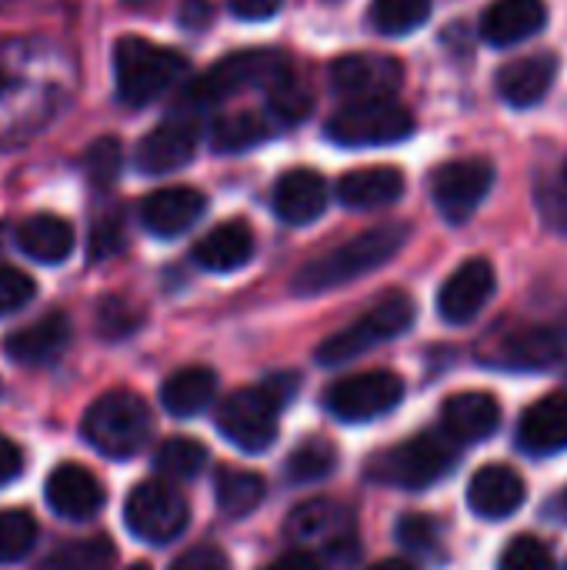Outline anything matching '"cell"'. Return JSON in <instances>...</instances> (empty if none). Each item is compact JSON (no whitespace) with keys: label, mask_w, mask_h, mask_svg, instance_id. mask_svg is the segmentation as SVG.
<instances>
[{"label":"cell","mask_w":567,"mask_h":570,"mask_svg":"<svg viewBox=\"0 0 567 570\" xmlns=\"http://www.w3.org/2000/svg\"><path fill=\"white\" fill-rule=\"evenodd\" d=\"M287 57L281 50H267V47H254V50H237L231 57H224L221 63H214L187 94V107H207L217 104L224 97H234L241 90H267L284 70H287Z\"/></svg>","instance_id":"cell-7"},{"label":"cell","mask_w":567,"mask_h":570,"mask_svg":"<svg viewBox=\"0 0 567 570\" xmlns=\"http://www.w3.org/2000/svg\"><path fill=\"white\" fill-rule=\"evenodd\" d=\"M77 234L57 214H33L17 227V247L37 264H63L74 254Z\"/></svg>","instance_id":"cell-28"},{"label":"cell","mask_w":567,"mask_h":570,"mask_svg":"<svg viewBox=\"0 0 567 570\" xmlns=\"http://www.w3.org/2000/svg\"><path fill=\"white\" fill-rule=\"evenodd\" d=\"M518 448L531 458H551L567 451V394L541 397L521 414Z\"/></svg>","instance_id":"cell-21"},{"label":"cell","mask_w":567,"mask_h":570,"mask_svg":"<svg viewBox=\"0 0 567 570\" xmlns=\"http://www.w3.org/2000/svg\"><path fill=\"white\" fill-rule=\"evenodd\" d=\"M137 324H140V314L120 297H107L97 311V327L104 337H127L137 331Z\"/></svg>","instance_id":"cell-41"},{"label":"cell","mask_w":567,"mask_h":570,"mask_svg":"<svg viewBox=\"0 0 567 570\" xmlns=\"http://www.w3.org/2000/svg\"><path fill=\"white\" fill-rule=\"evenodd\" d=\"M287 401L274 391L271 381L257 387L234 391L217 411V431L244 454H264L277 441L281 411Z\"/></svg>","instance_id":"cell-6"},{"label":"cell","mask_w":567,"mask_h":570,"mask_svg":"<svg viewBox=\"0 0 567 570\" xmlns=\"http://www.w3.org/2000/svg\"><path fill=\"white\" fill-rule=\"evenodd\" d=\"M411 130H414L411 110L394 100L344 104L328 124V137L341 147H384L411 137Z\"/></svg>","instance_id":"cell-9"},{"label":"cell","mask_w":567,"mask_h":570,"mask_svg":"<svg viewBox=\"0 0 567 570\" xmlns=\"http://www.w3.org/2000/svg\"><path fill=\"white\" fill-rule=\"evenodd\" d=\"M43 498H47V508L63 521H90L100 514V508L107 501L97 474L87 471L84 464H74V461L50 471Z\"/></svg>","instance_id":"cell-16"},{"label":"cell","mask_w":567,"mask_h":570,"mask_svg":"<svg viewBox=\"0 0 567 570\" xmlns=\"http://www.w3.org/2000/svg\"><path fill=\"white\" fill-rule=\"evenodd\" d=\"M87 444L110 458V461H127L134 454H140L154 434V417L150 407L144 404V397H137L134 391H107L100 394L80 424Z\"/></svg>","instance_id":"cell-2"},{"label":"cell","mask_w":567,"mask_h":570,"mask_svg":"<svg viewBox=\"0 0 567 570\" xmlns=\"http://www.w3.org/2000/svg\"><path fill=\"white\" fill-rule=\"evenodd\" d=\"M338 468V448L324 438H307L304 444H297L284 464L287 481L294 484H317L324 478H331Z\"/></svg>","instance_id":"cell-31"},{"label":"cell","mask_w":567,"mask_h":570,"mask_svg":"<svg viewBox=\"0 0 567 570\" xmlns=\"http://www.w3.org/2000/svg\"><path fill=\"white\" fill-rule=\"evenodd\" d=\"M207 210V197L194 187H164L140 200L137 217L154 237H180Z\"/></svg>","instance_id":"cell-18"},{"label":"cell","mask_w":567,"mask_h":570,"mask_svg":"<svg viewBox=\"0 0 567 570\" xmlns=\"http://www.w3.org/2000/svg\"><path fill=\"white\" fill-rule=\"evenodd\" d=\"M70 337H74L70 317H67L63 311H50V314H43L40 321H33V324L13 331V334L3 341V347H7V354H10L17 364L40 367V364L57 361V357L67 351Z\"/></svg>","instance_id":"cell-22"},{"label":"cell","mask_w":567,"mask_h":570,"mask_svg":"<svg viewBox=\"0 0 567 570\" xmlns=\"http://www.w3.org/2000/svg\"><path fill=\"white\" fill-rule=\"evenodd\" d=\"M561 511H565V518H567V491H565V498H561Z\"/></svg>","instance_id":"cell-49"},{"label":"cell","mask_w":567,"mask_h":570,"mask_svg":"<svg viewBox=\"0 0 567 570\" xmlns=\"http://www.w3.org/2000/svg\"><path fill=\"white\" fill-rule=\"evenodd\" d=\"M418 317V307L414 301L404 294V291H391L384 294L368 314H361L351 327L331 334L321 347H317V361L334 367V364H348L354 357H361L364 351L378 347V344H388L401 334L411 331Z\"/></svg>","instance_id":"cell-5"},{"label":"cell","mask_w":567,"mask_h":570,"mask_svg":"<svg viewBox=\"0 0 567 570\" xmlns=\"http://www.w3.org/2000/svg\"><path fill=\"white\" fill-rule=\"evenodd\" d=\"M170 570H231V561H227V554L221 551V548H214V544H197V548H190V551H184Z\"/></svg>","instance_id":"cell-44"},{"label":"cell","mask_w":567,"mask_h":570,"mask_svg":"<svg viewBox=\"0 0 567 570\" xmlns=\"http://www.w3.org/2000/svg\"><path fill=\"white\" fill-rule=\"evenodd\" d=\"M398 541L414 554H431L438 548V524L428 514H404L398 524Z\"/></svg>","instance_id":"cell-42"},{"label":"cell","mask_w":567,"mask_h":570,"mask_svg":"<svg viewBox=\"0 0 567 570\" xmlns=\"http://www.w3.org/2000/svg\"><path fill=\"white\" fill-rule=\"evenodd\" d=\"M498 570H558L555 568V558L551 551L531 538V534H521V538H511L501 561H498Z\"/></svg>","instance_id":"cell-37"},{"label":"cell","mask_w":567,"mask_h":570,"mask_svg":"<svg viewBox=\"0 0 567 570\" xmlns=\"http://www.w3.org/2000/svg\"><path fill=\"white\" fill-rule=\"evenodd\" d=\"M558 77V57L555 53H531L505 63L498 70V94L511 107H535Z\"/></svg>","instance_id":"cell-25"},{"label":"cell","mask_w":567,"mask_h":570,"mask_svg":"<svg viewBox=\"0 0 567 570\" xmlns=\"http://www.w3.org/2000/svg\"><path fill=\"white\" fill-rule=\"evenodd\" d=\"M84 164H87V177H90L94 187H110L117 180V170H120V144L110 140V137L97 140L87 150Z\"/></svg>","instance_id":"cell-40"},{"label":"cell","mask_w":567,"mask_h":570,"mask_svg":"<svg viewBox=\"0 0 567 570\" xmlns=\"http://www.w3.org/2000/svg\"><path fill=\"white\" fill-rule=\"evenodd\" d=\"M207 464V448L194 438H170L157 448L154 454V468L160 478H174V481H190L204 471Z\"/></svg>","instance_id":"cell-33"},{"label":"cell","mask_w":567,"mask_h":570,"mask_svg":"<svg viewBox=\"0 0 567 570\" xmlns=\"http://www.w3.org/2000/svg\"><path fill=\"white\" fill-rule=\"evenodd\" d=\"M284 0H227L231 13L241 20H267L281 10Z\"/></svg>","instance_id":"cell-46"},{"label":"cell","mask_w":567,"mask_h":570,"mask_svg":"<svg viewBox=\"0 0 567 570\" xmlns=\"http://www.w3.org/2000/svg\"><path fill=\"white\" fill-rule=\"evenodd\" d=\"M117 561V551L107 538H87V541H67L57 548L43 570H110Z\"/></svg>","instance_id":"cell-34"},{"label":"cell","mask_w":567,"mask_h":570,"mask_svg":"<svg viewBox=\"0 0 567 570\" xmlns=\"http://www.w3.org/2000/svg\"><path fill=\"white\" fill-rule=\"evenodd\" d=\"M404 83L401 60L388 53H348L331 67V87L348 100H391Z\"/></svg>","instance_id":"cell-13"},{"label":"cell","mask_w":567,"mask_h":570,"mask_svg":"<svg viewBox=\"0 0 567 570\" xmlns=\"http://www.w3.org/2000/svg\"><path fill=\"white\" fill-rule=\"evenodd\" d=\"M274 134V124L257 114H227L214 124V150L221 154H237L247 150Z\"/></svg>","instance_id":"cell-32"},{"label":"cell","mask_w":567,"mask_h":570,"mask_svg":"<svg viewBox=\"0 0 567 570\" xmlns=\"http://www.w3.org/2000/svg\"><path fill=\"white\" fill-rule=\"evenodd\" d=\"M124 240H127L124 237V217H120V210H110L94 224L90 250H94V257H107V254H117L124 247Z\"/></svg>","instance_id":"cell-43"},{"label":"cell","mask_w":567,"mask_h":570,"mask_svg":"<svg viewBox=\"0 0 567 570\" xmlns=\"http://www.w3.org/2000/svg\"><path fill=\"white\" fill-rule=\"evenodd\" d=\"M254 257V230L247 220H224L194 247L197 267L211 274H234Z\"/></svg>","instance_id":"cell-24"},{"label":"cell","mask_w":567,"mask_h":570,"mask_svg":"<svg viewBox=\"0 0 567 570\" xmlns=\"http://www.w3.org/2000/svg\"><path fill=\"white\" fill-rule=\"evenodd\" d=\"M324 210H328V180L317 170L297 167V170H287L277 180V187H274V214L284 224L304 227V224H314Z\"/></svg>","instance_id":"cell-23"},{"label":"cell","mask_w":567,"mask_h":570,"mask_svg":"<svg viewBox=\"0 0 567 570\" xmlns=\"http://www.w3.org/2000/svg\"><path fill=\"white\" fill-rule=\"evenodd\" d=\"M565 180H567V174H565Z\"/></svg>","instance_id":"cell-52"},{"label":"cell","mask_w":567,"mask_h":570,"mask_svg":"<svg viewBox=\"0 0 567 570\" xmlns=\"http://www.w3.org/2000/svg\"><path fill=\"white\" fill-rule=\"evenodd\" d=\"M201 140V124L190 107L160 120L140 144H137V167L144 174H170L190 164Z\"/></svg>","instance_id":"cell-14"},{"label":"cell","mask_w":567,"mask_h":570,"mask_svg":"<svg viewBox=\"0 0 567 570\" xmlns=\"http://www.w3.org/2000/svg\"><path fill=\"white\" fill-rule=\"evenodd\" d=\"M261 570H324V564L307 551H287V554L274 558L271 564H264Z\"/></svg>","instance_id":"cell-47"},{"label":"cell","mask_w":567,"mask_h":570,"mask_svg":"<svg viewBox=\"0 0 567 570\" xmlns=\"http://www.w3.org/2000/svg\"><path fill=\"white\" fill-rule=\"evenodd\" d=\"M495 284H498L495 267L485 257L465 261L438 291V314L448 324H471L485 311V304L491 301Z\"/></svg>","instance_id":"cell-15"},{"label":"cell","mask_w":567,"mask_h":570,"mask_svg":"<svg viewBox=\"0 0 567 570\" xmlns=\"http://www.w3.org/2000/svg\"><path fill=\"white\" fill-rule=\"evenodd\" d=\"M528 488L521 474L508 464H485L468 484V508L485 521H505L521 511Z\"/></svg>","instance_id":"cell-19"},{"label":"cell","mask_w":567,"mask_h":570,"mask_svg":"<svg viewBox=\"0 0 567 570\" xmlns=\"http://www.w3.org/2000/svg\"><path fill=\"white\" fill-rule=\"evenodd\" d=\"M404 401V381L394 371H361L331 384L324 404L344 424H368Z\"/></svg>","instance_id":"cell-10"},{"label":"cell","mask_w":567,"mask_h":570,"mask_svg":"<svg viewBox=\"0 0 567 570\" xmlns=\"http://www.w3.org/2000/svg\"><path fill=\"white\" fill-rule=\"evenodd\" d=\"M264 494H267V484L254 471L217 468V474H214V501H217L221 514H227L231 521L254 514L264 504Z\"/></svg>","instance_id":"cell-30"},{"label":"cell","mask_w":567,"mask_h":570,"mask_svg":"<svg viewBox=\"0 0 567 570\" xmlns=\"http://www.w3.org/2000/svg\"><path fill=\"white\" fill-rule=\"evenodd\" d=\"M217 397V374L211 367H180L160 384V404L170 417H197Z\"/></svg>","instance_id":"cell-29"},{"label":"cell","mask_w":567,"mask_h":570,"mask_svg":"<svg viewBox=\"0 0 567 570\" xmlns=\"http://www.w3.org/2000/svg\"><path fill=\"white\" fill-rule=\"evenodd\" d=\"M495 167L485 157H461L434 170L431 177V197L444 220L465 224L481 207V200L491 194Z\"/></svg>","instance_id":"cell-12"},{"label":"cell","mask_w":567,"mask_h":570,"mask_svg":"<svg viewBox=\"0 0 567 570\" xmlns=\"http://www.w3.org/2000/svg\"><path fill=\"white\" fill-rule=\"evenodd\" d=\"M538 197V210L545 217L548 227H555L558 234L567 237V180L565 177H541L535 187Z\"/></svg>","instance_id":"cell-38"},{"label":"cell","mask_w":567,"mask_h":570,"mask_svg":"<svg viewBox=\"0 0 567 570\" xmlns=\"http://www.w3.org/2000/svg\"><path fill=\"white\" fill-rule=\"evenodd\" d=\"M368 570H418V564L404 561V558H388V561H378L374 568Z\"/></svg>","instance_id":"cell-48"},{"label":"cell","mask_w":567,"mask_h":570,"mask_svg":"<svg viewBox=\"0 0 567 570\" xmlns=\"http://www.w3.org/2000/svg\"><path fill=\"white\" fill-rule=\"evenodd\" d=\"M130 570H150V564H134Z\"/></svg>","instance_id":"cell-50"},{"label":"cell","mask_w":567,"mask_h":570,"mask_svg":"<svg viewBox=\"0 0 567 570\" xmlns=\"http://www.w3.org/2000/svg\"><path fill=\"white\" fill-rule=\"evenodd\" d=\"M458 464V444L444 431H421L371 461V481L401 491H424Z\"/></svg>","instance_id":"cell-4"},{"label":"cell","mask_w":567,"mask_h":570,"mask_svg":"<svg viewBox=\"0 0 567 570\" xmlns=\"http://www.w3.org/2000/svg\"><path fill=\"white\" fill-rule=\"evenodd\" d=\"M408 224H381L374 230H364L358 237H351L348 244L314 257L311 264H304L294 274V294L301 297H314L334 287H344L378 267H384L391 257H398V250L408 244Z\"/></svg>","instance_id":"cell-1"},{"label":"cell","mask_w":567,"mask_h":570,"mask_svg":"<svg viewBox=\"0 0 567 570\" xmlns=\"http://www.w3.org/2000/svg\"><path fill=\"white\" fill-rule=\"evenodd\" d=\"M37 521L33 514L20 511V508H10V511H0V564H17L23 561L33 544H37Z\"/></svg>","instance_id":"cell-36"},{"label":"cell","mask_w":567,"mask_h":570,"mask_svg":"<svg viewBox=\"0 0 567 570\" xmlns=\"http://www.w3.org/2000/svg\"><path fill=\"white\" fill-rule=\"evenodd\" d=\"M548 10L541 0H498L481 17V37L495 47H515L541 33Z\"/></svg>","instance_id":"cell-26"},{"label":"cell","mask_w":567,"mask_h":570,"mask_svg":"<svg viewBox=\"0 0 567 570\" xmlns=\"http://www.w3.org/2000/svg\"><path fill=\"white\" fill-rule=\"evenodd\" d=\"M565 354V334L551 327H525L508 337H501L488 351V364L508 367V371H545Z\"/></svg>","instance_id":"cell-20"},{"label":"cell","mask_w":567,"mask_h":570,"mask_svg":"<svg viewBox=\"0 0 567 570\" xmlns=\"http://www.w3.org/2000/svg\"><path fill=\"white\" fill-rule=\"evenodd\" d=\"M33 294H37V284L30 274H23L20 267H0V317H10L20 307H27Z\"/></svg>","instance_id":"cell-39"},{"label":"cell","mask_w":567,"mask_h":570,"mask_svg":"<svg viewBox=\"0 0 567 570\" xmlns=\"http://www.w3.org/2000/svg\"><path fill=\"white\" fill-rule=\"evenodd\" d=\"M284 534L291 544H297V551H307L314 558L354 551L351 511L334 501H321V498L297 504L284 521Z\"/></svg>","instance_id":"cell-11"},{"label":"cell","mask_w":567,"mask_h":570,"mask_svg":"<svg viewBox=\"0 0 567 570\" xmlns=\"http://www.w3.org/2000/svg\"><path fill=\"white\" fill-rule=\"evenodd\" d=\"M187 73L184 53L160 47L144 37H124L114 47V77H117V97L130 107H147L157 97H164L174 83H180Z\"/></svg>","instance_id":"cell-3"},{"label":"cell","mask_w":567,"mask_h":570,"mask_svg":"<svg viewBox=\"0 0 567 570\" xmlns=\"http://www.w3.org/2000/svg\"><path fill=\"white\" fill-rule=\"evenodd\" d=\"M501 428V404L485 391H461L441 404V431L458 444H485Z\"/></svg>","instance_id":"cell-17"},{"label":"cell","mask_w":567,"mask_h":570,"mask_svg":"<svg viewBox=\"0 0 567 570\" xmlns=\"http://www.w3.org/2000/svg\"><path fill=\"white\" fill-rule=\"evenodd\" d=\"M404 194V174L398 167H361L341 177L338 200L351 210H381Z\"/></svg>","instance_id":"cell-27"},{"label":"cell","mask_w":567,"mask_h":570,"mask_svg":"<svg viewBox=\"0 0 567 570\" xmlns=\"http://www.w3.org/2000/svg\"><path fill=\"white\" fill-rule=\"evenodd\" d=\"M428 17H431V0H374L371 3V23L384 37L414 33Z\"/></svg>","instance_id":"cell-35"},{"label":"cell","mask_w":567,"mask_h":570,"mask_svg":"<svg viewBox=\"0 0 567 570\" xmlns=\"http://www.w3.org/2000/svg\"><path fill=\"white\" fill-rule=\"evenodd\" d=\"M20 474H23V451L10 438L0 434V488L13 484Z\"/></svg>","instance_id":"cell-45"},{"label":"cell","mask_w":567,"mask_h":570,"mask_svg":"<svg viewBox=\"0 0 567 570\" xmlns=\"http://www.w3.org/2000/svg\"><path fill=\"white\" fill-rule=\"evenodd\" d=\"M127 3H150V0H127Z\"/></svg>","instance_id":"cell-51"},{"label":"cell","mask_w":567,"mask_h":570,"mask_svg":"<svg viewBox=\"0 0 567 570\" xmlns=\"http://www.w3.org/2000/svg\"><path fill=\"white\" fill-rule=\"evenodd\" d=\"M187 521H190V508L184 494L167 481H144L124 501L127 531L150 548H164L177 541L187 531Z\"/></svg>","instance_id":"cell-8"}]
</instances>
